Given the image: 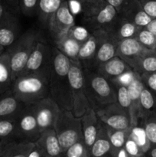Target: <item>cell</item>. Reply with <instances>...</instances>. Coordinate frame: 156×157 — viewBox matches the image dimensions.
Returning <instances> with one entry per match:
<instances>
[{"mask_svg":"<svg viewBox=\"0 0 156 157\" xmlns=\"http://www.w3.org/2000/svg\"><path fill=\"white\" fill-rule=\"evenodd\" d=\"M106 157H110V155H108V156H106Z\"/></svg>","mask_w":156,"mask_h":157,"instance_id":"53","label":"cell"},{"mask_svg":"<svg viewBox=\"0 0 156 157\" xmlns=\"http://www.w3.org/2000/svg\"><path fill=\"white\" fill-rule=\"evenodd\" d=\"M40 40L41 38L39 32L34 29H29L21 34L13 45L6 49L8 51L10 57L12 78L13 81L21 73L29 56Z\"/></svg>","mask_w":156,"mask_h":157,"instance_id":"5","label":"cell"},{"mask_svg":"<svg viewBox=\"0 0 156 157\" xmlns=\"http://www.w3.org/2000/svg\"><path fill=\"white\" fill-rule=\"evenodd\" d=\"M136 75H137V73H136L133 70H130L121 75L120 76L118 77L116 79L110 81L115 86H125V87H128L132 82V81L135 79Z\"/></svg>","mask_w":156,"mask_h":157,"instance_id":"39","label":"cell"},{"mask_svg":"<svg viewBox=\"0 0 156 157\" xmlns=\"http://www.w3.org/2000/svg\"><path fill=\"white\" fill-rule=\"evenodd\" d=\"M82 127L83 139L84 143L90 150L96 140L102 124L99 121L96 110L90 107L80 117Z\"/></svg>","mask_w":156,"mask_h":157,"instance_id":"15","label":"cell"},{"mask_svg":"<svg viewBox=\"0 0 156 157\" xmlns=\"http://www.w3.org/2000/svg\"><path fill=\"white\" fill-rule=\"evenodd\" d=\"M147 14L152 18H156V0H139Z\"/></svg>","mask_w":156,"mask_h":157,"instance_id":"43","label":"cell"},{"mask_svg":"<svg viewBox=\"0 0 156 157\" xmlns=\"http://www.w3.org/2000/svg\"><path fill=\"white\" fill-rule=\"evenodd\" d=\"M80 3L83 18L91 32L107 31L119 16L116 9L106 0H86Z\"/></svg>","mask_w":156,"mask_h":157,"instance_id":"4","label":"cell"},{"mask_svg":"<svg viewBox=\"0 0 156 157\" xmlns=\"http://www.w3.org/2000/svg\"><path fill=\"white\" fill-rule=\"evenodd\" d=\"M118 14L139 28L146 27L152 19L145 12L139 0H131L128 2Z\"/></svg>","mask_w":156,"mask_h":157,"instance_id":"17","label":"cell"},{"mask_svg":"<svg viewBox=\"0 0 156 157\" xmlns=\"http://www.w3.org/2000/svg\"><path fill=\"white\" fill-rule=\"evenodd\" d=\"M74 25V17L70 12L68 1L65 0L50 17L47 29L55 42L67 35Z\"/></svg>","mask_w":156,"mask_h":157,"instance_id":"11","label":"cell"},{"mask_svg":"<svg viewBox=\"0 0 156 157\" xmlns=\"http://www.w3.org/2000/svg\"><path fill=\"white\" fill-rule=\"evenodd\" d=\"M25 104L17 99L12 91L0 95V119H16Z\"/></svg>","mask_w":156,"mask_h":157,"instance_id":"19","label":"cell"},{"mask_svg":"<svg viewBox=\"0 0 156 157\" xmlns=\"http://www.w3.org/2000/svg\"><path fill=\"white\" fill-rule=\"evenodd\" d=\"M41 0H19L20 12L27 17H33L38 15Z\"/></svg>","mask_w":156,"mask_h":157,"instance_id":"38","label":"cell"},{"mask_svg":"<svg viewBox=\"0 0 156 157\" xmlns=\"http://www.w3.org/2000/svg\"><path fill=\"white\" fill-rule=\"evenodd\" d=\"M12 82L10 57L8 51L5 50L0 55V95L11 90Z\"/></svg>","mask_w":156,"mask_h":157,"instance_id":"24","label":"cell"},{"mask_svg":"<svg viewBox=\"0 0 156 157\" xmlns=\"http://www.w3.org/2000/svg\"><path fill=\"white\" fill-rule=\"evenodd\" d=\"M62 152L83 139L80 117H77L71 110L61 109L54 127Z\"/></svg>","mask_w":156,"mask_h":157,"instance_id":"6","label":"cell"},{"mask_svg":"<svg viewBox=\"0 0 156 157\" xmlns=\"http://www.w3.org/2000/svg\"><path fill=\"white\" fill-rule=\"evenodd\" d=\"M19 0H0V23L7 18L19 15Z\"/></svg>","mask_w":156,"mask_h":157,"instance_id":"33","label":"cell"},{"mask_svg":"<svg viewBox=\"0 0 156 157\" xmlns=\"http://www.w3.org/2000/svg\"><path fill=\"white\" fill-rule=\"evenodd\" d=\"M29 104L35 113L41 133L47 129L54 128L61 108L51 97Z\"/></svg>","mask_w":156,"mask_h":157,"instance_id":"12","label":"cell"},{"mask_svg":"<svg viewBox=\"0 0 156 157\" xmlns=\"http://www.w3.org/2000/svg\"><path fill=\"white\" fill-rule=\"evenodd\" d=\"M129 157H147V156L146 154H145V155H141V156H132Z\"/></svg>","mask_w":156,"mask_h":157,"instance_id":"50","label":"cell"},{"mask_svg":"<svg viewBox=\"0 0 156 157\" xmlns=\"http://www.w3.org/2000/svg\"><path fill=\"white\" fill-rule=\"evenodd\" d=\"M71 61L56 47L52 48L49 72L50 96L61 109L72 110L71 90L68 73Z\"/></svg>","mask_w":156,"mask_h":157,"instance_id":"1","label":"cell"},{"mask_svg":"<svg viewBox=\"0 0 156 157\" xmlns=\"http://www.w3.org/2000/svg\"><path fill=\"white\" fill-rule=\"evenodd\" d=\"M112 147L107 133V129L102 124L96 140L90 148L91 157H106L111 153Z\"/></svg>","mask_w":156,"mask_h":157,"instance_id":"25","label":"cell"},{"mask_svg":"<svg viewBox=\"0 0 156 157\" xmlns=\"http://www.w3.org/2000/svg\"><path fill=\"white\" fill-rule=\"evenodd\" d=\"M146 50L136 38H130L119 41L116 56L119 57L133 70L138 60Z\"/></svg>","mask_w":156,"mask_h":157,"instance_id":"14","label":"cell"},{"mask_svg":"<svg viewBox=\"0 0 156 157\" xmlns=\"http://www.w3.org/2000/svg\"><path fill=\"white\" fill-rule=\"evenodd\" d=\"M136 38L146 49H156V35L150 32L145 27L139 29Z\"/></svg>","mask_w":156,"mask_h":157,"instance_id":"35","label":"cell"},{"mask_svg":"<svg viewBox=\"0 0 156 157\" xmlns=\"http://www.w3.org/2000/svg\"><path fill=\"white\" fill-rule=\"evenodd\" d=\"M68 34L71 35L72 37H73L75 39L83 43L85 40H87L90 33H88V32L84 28L79 27V26L77 27V26L74 25L70 29Z\"/></svg>","mask_w":156,"mask_h":157,"instance_id":"42","label":"cell"},{"mask_svg":"<svg viewBox=\"0 0 156 157\" xmlns=\"http://www.w3.org/2000/svg\"><path fill=\"white\" fill-rule=\"evenodd\" d=\"M99 121L105 127L115 130H128L132 126V120L128 112L117 102L96 110Z\"/></svg>","mask_w":156,"mask_h":157,"instance_id":"9","label":"cell"},{"mask_svg":"<svg viewBox=\"0 0 156 157\" xmlns=\"http://www.w3.org/2000/svg\"><path fill=\"white\" fill-rule=\"evenodd\" d=\"M16 140L15 119H0V141L6 144Z\"/></svg>","mask_w":156,"mask_h":157,"instance_id":"32","label":"cell"},{"mask_svg":"<svg viewBox=\"0 0 156 157\" xmlns=\"http://www.w3.org/2000/svg\"><path fill=\"white\" fill-rule=\"evenodd\" d=\"M4 51H5V50H4V49H3V48H2V47H1V46H0V54H2V52H4Z\"/></svg>","mask_w":156,"mask_h":157,"instance_id":"51","label":"cell"},{"mask_svg":"<svg viewBox=\"0 0 156 157\" xmlns=\"http://www.w3.org/2000/svg\"><path fill=\"white\" fill-rule=\"evenodd\" d=\"M84 89L90 107L95 110L116 102L113 83L95 70L84 68Z\"/></svg>","mask_w":156,"mask_h":157,"instance_id":"2","label":"cell"},{"mask_svg":"<svg viewBox=\"0 0 156 157\" xmlns=\"http://www.w3.org/2000/svg\"><path fill=\"white\" fill-rule=\"evenodd\" d=\"M154 113H156V96L145 87L139 98V122Z\"/></svg>","mask_w":156,"mask_h":157,"instance_id":"26","label":"cell"},{"mask_svg":"<svg viewBox=\"0 0 156 157\" xmlns=\"http://www.w3.org/2000/svg\"><path fill=\"white\" fill-rule=\"evenodd\" d=\"M44 157H46V156H44Z\"/></svg>","mask_w":156,"mask_h":157,"instance_id":"54","label":"cell"},{"mask_svg":"<svg viewBox=\"0 0 156 157\" xmlns=\"http://www.w3.org/2000/svg\"><path fill=\"white\" fill-rule=\"evenodd\" d=\"M12 94L24 103L32 104L50 97L49 75L30 74L20 75L12 82Z\"/></svg>","mask_w":156,"mask_h":157,"instance_id":"3","label":"cell"},{"mask_svg":"<svg viewBox=\"0 0 156 157\" xmlns=\"http://www.w3.org/2000/svg\"><path fill=\"white\" fill-rule=\"evenodd\" d=\"M16 140L35 143L41 135L36 117L30 104H25L15 119Z\"/></svg>","mask_w":156,"mask_h":157,"instance_id":"10","label":"cell"},{"mask_svg":"<svg viewBox=\"0 0 156 157\" xmlns=\"http://www.w3.org/2000/svg\"><path fill=\"white\" fill-rule=\"evenodd\" d=\"M18 15H14L5 19L0 23V46L4 50L15 44L21 36Z\"/></svg>","mask_w":156,"mask_h":157,"instance_id":"16","label":"cell"},{"mask_svg":"<svg viewBox=\"0 0 156 157\" xmlns=\"http://www.w3.org/2000/svg\"><path fill=\"white\" fill-rule=\"evenodd\" d=\"M144 86L156 96V71L140 76Z\"/></svg>","mask_w":156,"mask_h":157,"instance_id":"40","label":"cell"},{"mask_svg":"<svg viewBox=\"0 0 156 157\" xmlns=\"http://www.w3.org/2000/svg\"><path fill=\"white\" fill-rule=\"evenodd\" d=\"M106 129L110 144H111L112 150L110 154H112L119 150V149L124 147L125 141L129 135L131 128L128 129V130H115V129L106 127Z\"/></svg>","mask_w":156,"mask_h":157,"instance_id":"30","label":"cell"},{"mask_svg":"<svg viewBox=\"0 0 156 157\" xmlns=\"http://www.w3.org/2000/svg\"><path fill=\"white\" fill-rule=\"evenodd\" d=\"M71 90L72 110L77 117H81L90 107L84 89V68L80 61H71L68 73Z\"/></svg>","mask_w":156,"mask_h":157,"instance_id":"7","label":"cell"},{"mask_svg":"<svg viewBox=\"0 0 156 157\" xmlns=\"http://www.w3.org/2000/svg\"><path fill=\"white\" fill-rule=\"evenodd\" d=\"M78 2H84V1H86V0H77Z\"/></svg>","mask_w":156,"mask_h":157,"instance_id":"52","label":"cell"},{"mask_svg":"<svg viewBox=\"0 0 156 157\" xmlns=\"http://www.w3.org/2000/svg\"><path fill=\"white\" fill-rule=\"evenodd\" d=\"M130 70L132 69L118 56L113 57L111 59L102 63L95 69V71L107 78L109 81H113Z\"/></svg>","mask_w":156,"mask_h":157,"instance_id":"20","label":"cell"},{"mask_svg":"<svg viewBox=\"0 0 156 157\" xmlns=\"http://www.w3.org/2000/svg\"><path fill=\"white\" fill-rule=\"evenodd\" d=\"M139 76L156 71V49H146L133 68Z\"/></svg>","mask_w":156,"mask_h":157,"instance_id":"27","label":"cell"},{"mask_svg":"<svg viewBox=\"0 0 156 157\" xmlns=\"http://www.w3.org/2000/svg\"><path fill=\"white\" fill-rule=\"evenodd\" d=\"M97 37V48L93 61V70L102 63L116 56V51L119 41L110 32L104 30L95 31Z\"/></svg>","mask_w":156,"mask_h":157,"instance_id":"13","label":"cell"},{"mask_svg":"<svg viewBox=\"0 0 156 157\" xmlns=\"http://www.w3.org/2000/svg\"><path fill=\"white\" fill-rule=\"evenodd\" d=\"M139 29L137 25L119 15L107 32L119 41L126 38H136Z\"/></svg>","mask_w":156,"mask_h":157,"instance_id":"22","label":"cell"},{"mask_svg":"<svg viewBox=\"0 0 156 157\" xmlns=\"http://www.w3.org/2000/svg\"><path fill=\"white\" fill-rule=\"evenodd\" d=\"M35 143L14 140L5 145L2 157H28Z\"/></svg>","mask_w":156,"mask_h":157,"instance_id":"28","label":"cell"},{"mask_svg":"<svg viewBox=\"0 0 156 157\" xmlns=\"http://www.w3.org/2000/svg\"><path fill=\"white\" fill-rule=\"evenodd\" d=\"M55 47L59 49L71 61H78V54L82 42L75 39L68 33L54 42Z\"/></svg>","mask_w":156,"mask_h":157,"instance_id":"23","label":"cell"},{"mask_svg":"<svg viewBox=\"0 0 156 157\" xmlns=\"http://www.w3.org/2000/svg\"><path fill=\"white\" fill-rule=\"evenodd\" d=\"M63 157H91V156L90 149L87 147L84 140H81L64 152Z\"/></svg>","mask_w":156,"mask_h":157,"instance_id":"36","label":"cell"},{"mask_svg":"<svg viewBox=\"0 0 156 157\" xmlns=\"http://www.w3.org/2000/svg\"><path fill=\"white\" fill-rule=\"evenodd\" d=\"M128 136L137 144L144 154H146L151 148V144L148 141L145 130L141 124L132 126Z\"/></svg>","mask_w":156,"mask_h":157,"instance_id":"31","label":"cell"},{"mask_svg":"<svg viewBox=\"0 0 156 157\" xmlns=\"http://www.w3.org/2000/svg\"><path fill=\"white\" fill-rule=\"evenodd\" d=\"M52 48L53 47H50L45 41L40 40L29 56L19 76L30 74L49 75L51 63Z\"/></svg>","mask_w":156,"mask_h":157,"instance_id":"8","label":"cell"},{"mask_svg":"<svg viewBox=\"0 0 156 157\" xmlns=\"http://www.w3.org/2000/svg\"><path fill=\"white\" fill-rule=\"evenodd\" d=\"M124 148H125V151L127 152V153H128L129 156L145 155L142 153V151L141 150V149L139 148V146L137 145V144H136L129 136H128L126 141H125V145H124Z\"/></svg>","mask_w":156,"mask_h":157,"instance_id":"41","label":"cell"},{"mask_svg":"<svg viewBox=\"0 0 156 157\" xmlns=\"http://www.w3.org/2000/svg\"><path fill=\"white\" fill-rule=\"evenodd\" d=\"M110 156L111 157H129L128 154L127 153V152L125 151L124 147L119 149V150H117L116 152L110 154Z\"/></svg>","mask_w":156,"mask_h":157,"instance_id":"46","label":"cell"},{"mask_svg":"<svg viewBox=\"0 0 156 157\" xmlns=\"http://www.w3.org/2000/svg\"><path fill=\"white\" fill-rule=\"evenodd\" d=\"M28 157H44V153H43L42 150L35 144V147H33V149L31 150L30 153H29Z\"/></svg>","mask_w":156,"mask_h":157,"instance_id":"45","label":"cell"},{"mask_svg":"<svg viewBox=\"0 0 156 157\" xmlns=\"http://www.w3.org/2000/svg\"><path fill=\"white\" fill-rule=\"evenodd\" d=\"M97 48V37L94 32H90L87 40L81 44L78 54V61L83 68L93 70V61Z\"/></svg>","mask_w":156,"mask_h":157,"instance_id":"21","label":"cell"},{"mask_svg":"<svg viewBox=\"0 0 156 157\" xmlns=\"http://www.w3.org/2000/svg\"><path fill=\"white\" fill-rule=\"evenodd\" d=\"M146 155H148V157H156V147H151Z\"/></svg>","mask_w":156,"mask_h":157,"instance_id":"48","label":"cell"},{"mask_svg":"<svg viewBox=\"0 0 156 157\" xmlns=\"http://www.w3.org/2000/svg\"><path fill=\"white\" fill-rule=\"evenodd\" d=\"M64 1L65 0H41L37 15L43 26L47 28L50 17L58 10Z\"/></svg>","mask_w":156,"mask_h":157,"instance_id":"29","label":"cell"},{"mask_svg":"<svg viewBox=\"0 0 156 157\" xmlns=\"http://www.w3.org/2000/svg\"><path fill=\"white\" fill-rule=\"evenodd\" d=\"M115 87L116 90V102L124 110L128 112L132 117V101L127 90V87L125 86H115Z\"/></svg>","mask_w":156,"mask_h":157,"instance_id":"37","label":"cell"},{"mask_svg":"<svg viewBox=\"0 0 156 157\" xmlns=\"http://www.w3.org/2000/svg\"><path fill=\"white\" fill-rule=\"evenodd\" d=\"M109 4L111 5L112 6L115 8L119 13L121 11V9L131 0H106Z\"/></svg>","mask_w":156,"mask_h":157,"instance_id":"44","label":"cell"},{"mask_svg":"<svg viewBox=\"0 0 156 157\" xmlns=\"http://www.w3.org/2000/svg\"><path fill=\"white\" fill-rule=\"evenodd\" d=\"M139 124L143 127L151 147H156V113L142 120Z\"/></svg>","mask_w":156,"mask_h":157,"instance_id":"34","label":"cell"},{"mask_svg":"<svg viewBox=\"0 0 156 157\" xmlns=\"http://www.w3.org/2000/svg\"><path fill=\"white\" fill-rule=\"evenodd\" d=\"M6 144H3L2 142L0 141V157H2V154H3V150H4V147Z\"/></svg>","mask_w":156,"mask_h":157,"instance_id":"49","label":"cell"},{"mask_svg":"<svg viewBox=\"0 0 156 157\" xmlns=\"http://www.w3.org/2000/svg\"><path fill=\"white\" fill-rule=\"evenodd\" d=\"M110 157H111V156H110Z\"/></svg>","mask_w":156,"mask_h":157,"instance_id":"56","label":"cell"},{"mask_svg":"<svg viewBox=\"0 0 156 157\" xmlns=\"http://www.w3.org/2000/svg\"><path fill=\"white\" fill-rule=\"evenodd\" d=\"M35 144L46 157H62L63 152L54 129H47L40 135Z\"/></svg>","mask_w":156,"mask_h":157,"instance_id":"18","label":"cell"},{"mask_svg":"<svg viewBox=\"0 0 156 157\" xmlns=\"http://www.w3.org/2000/svg\"><path fill=\"white\" fill-rule=\"evenodd\" d=\"M145 28H146L148 30H149L150 32L154 33V35H156V18H152V19L151 20V21L147 25V26Z\"/></svg>","mask_w":156,"mask_h":157,"instance_id":"47","label":"cell"},{"mask_svg":"<svg viewBox=\"0 0 156 157\" xmlns=\"http://www.w3.org/2000/svg\"><path fill=\"white\" fill-rule=\"evenodd\" d=\"M0 55H1V54H0Z\"/></svg>","mask_w":156,"mask_h":157,"instance_id":"55","label":"cell"}]
</instances>
